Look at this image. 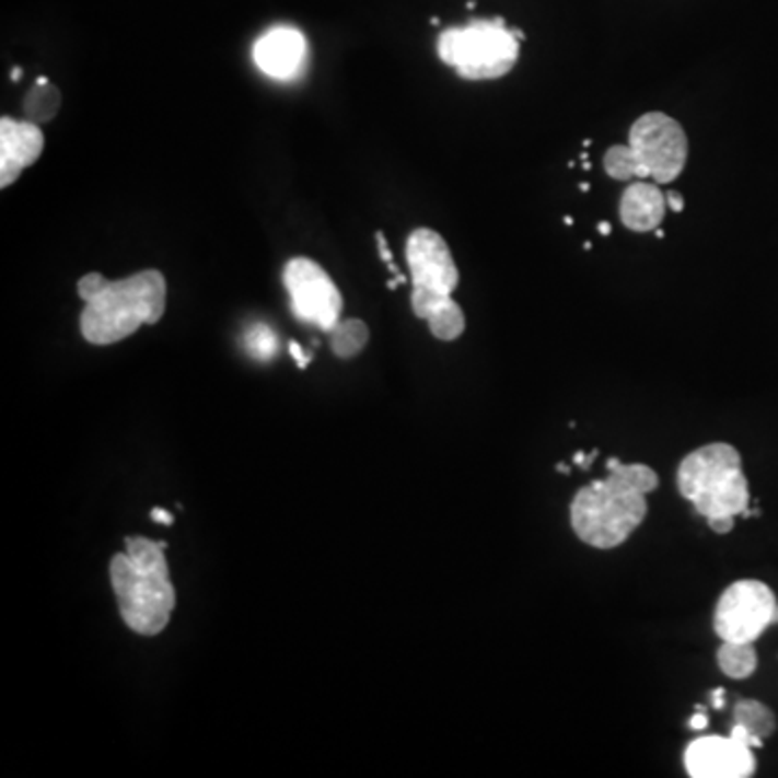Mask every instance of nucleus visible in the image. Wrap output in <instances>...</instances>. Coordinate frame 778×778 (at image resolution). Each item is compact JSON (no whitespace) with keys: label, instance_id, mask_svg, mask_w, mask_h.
<instances>
[{"label":"nucleus","instance_id":"f257e3e1","mask_svg":"<svg viewBox=\"0 0 778 778\" xmlns=\"http://www.w3.org/2000/svg\"><path fill=\"white\" fill-rule=\"evenodd\" d=\"M660 485L655 469L642 463L607 461V476L578 491L571 502L576 536L597 549L623 545L647 518V496Z\"/></svg>","mask_w":778,"mask_h":778},{"label":"nucleus","instance_id":"f03ea898","mask_svg":"<svg viewBox=\"0 0 778 778\" xmlns=\"http://www.w3.org/2000/svg\"><path fill=\"white\" fill-rule=\"evenodd\" d=\"M167 543L146 536H128L126 551L111 560V587L124 623L141 634H161L175 607L170 567L165 560Z\"/></svg>","mask_w":778,"mask_h":778},{"label":"nucleus","instance_id":"7ed1b4c3","mask_svg":"<svg viewBox=\"0 0 778 778\" xmlns=\"http://www.w3.org/2000/svg\"><path fill=\"white\" fill-rule=\"evenodd\" d=\"M167 307V281L161 270H141L106 286L86 301L81 332L86 342L115 345L141 325H156Z\"/></svg>","mask_w":778,"mask_h":778},{"label":"nucleus","instance_id":"20e7f679","mask_svg":"<svg viewBox=\"0 0 778 778\" xmlns=\"http://www.w3.org/2000/svg\"><path fill=\"white\" fill-rule=\"evenodd\" d=\"M680 493L700 518H742L751 504L748 480L738 448L724 441L690 452L677 469Z\"/></svg>","mask_w":778,"mask_h":778},{"label":"nucleus","instance_id":"39448f33","mask_svg":"<svg viewBox=\"0 0 778 778\" xmlns=\"http://www.w3.org/2000/svg\"><path fill=\"white\" fill-rule=\"evenodd\" d=\"M439 59L456 68L465 81H493L518 63L519 39L498 20H474L463 28H448L437 42Z\"/></svg>","mask_w":778,"mask_h":778},{"label":"nucleus","instance_id":"423d86ee","mask_svg":"<svg viewBox=\"0 0 778 778\" xmlns=\"http://www.w3.org/2000/svg\"><path fill=\"white\" fill-rule=\"evenodd\" d=\"M778 623L773 589L759 580H738L718 600L713 629L722 642H753Z\"/></svg>","mask_w":778,"mask_h":778},{"label":"nucleus","instance_id":"0eeeda50","mask_svg":"<svg viewBox=\"0 0 778 778\" xmlns=\"http://www.w3.org/2000/svg\"><path fill=\"white\" fill-rule=\"evenodd\" d=\"M629 146L647 175L660 184L680 177L688 161V137L666 113L642 115L629 130Z\"/></svg>","mask_w":778,"mask_h":778},{"label":"nucleus","instance_id":"6e6552de","mask_svg":"<svg viewBox=\"0 0 778 778\" xmlns=\"http://www.w3.org/2000/svg\"><path fill=\"white\" fill-rule=\"evenodd\" d=\"M283 286L292 312L301 323L334 332L342 316V294L327 270L310 258L290 259L283 268Z\"/></svg>","mask_w":778,"mask_h":778},{"label":"nucleus","instance_id":"1a4fd4ad","mask_svg":"<svg viewBox=\"0 0 778 778\" xmlns=\"http://www.w3.org/2000/svg\"><path fill=\"white\" fill-rule=\"evenodd\" d=\"M692 778H746L755 775L757 762L751 746L731 735H702L684 755Z\"/></svg>","mask_w":778,"mask_h":778},{"label":"nucleus","instance_id":"9d476101","mask_svg":"<svg viewBox=\"0 0 778 778\" xmlns=\"http://www.w3.org/2000/svg\"><path fill=\"white\" fill-rule=\"evenodd\" d=\"M407 262L414 288L452 294L458 286V268L448 243L429 228H418L407 239Z\"/></svg>","mask_w":778,"mask_h":778},{"label":"nucleus","instance_id":"9b49d317","mask_svg":"<svg viewBox=\"0 0 778 778\" xmlns=\"http://www.w3.org/2000/svg\"><path fill=\"white\" fill-rule=\"evenodd\" d=\"M44 152V132L35 121L0 119V186H11Z\"/></svg>","mask_w":778,"mask_h":778},{"label":"nucleus","instance_id":"f8f14e48","mask_svg":"<svg viewBox=\"0 0 778 778\" xmlns=\"http://www.w3.org/2000/svg\"><path fill=\"white\" fill-rule=\"evenodd\" d=\"M305 53V37L297 28L277 26L259 37L254 48V59L264 74L286 81L301 72Z\"/></svg>","mask_w":778,"mask_h":778},{"label":"nucleus","instance_id":"ddd939ff","mask_svg":"<svg viewBox=\"0 0 778 778\" xmlns=\"http://www.w3.org/2000/svg\"><path fill=\"white\" fill-rule=\"evenodd\" d=\"M666 214V195L647 182L631 184L620 199V221L631 232H655Z\"/></svg>","mask_w":778,"mask_h":778},{"label":"nucleus","instance_id":"4468645a","mask_svg":"<svg viewBox=\"0 0 778 778\" xmlns=\"http://www.w3.org/2000/svg\"><path fill=\"white\" fill-rule=\"evenodd\" d=\"M757 651L753 642H722L718 666L729 680H748L757 671Z\"/></svg>","mask_w":778,"mask_h":778},{"label":"nucleus","instance_id":"2eb2a0df","mask_svg":"<svg viewBox=\"0 0 778 778\" xmlns=\"http://www.w3.org/2000/svg\"><path fill=\"white\" fill-rule=\"evenodd\" d=\"M735 724H742L744 729H748L753 735L766 740L777 731V716L773 713L770 707H766L759 700L753 698H744L735 705L733 711Z\"/></svg>","mask_w":778,"mask_h":778},{"label":"nucleus","instance_id":"dca6fc26","mask_svg":"<svg viewBox=\"0 0 778 778\" xmlns=\"http://www.w3.org/2000/svg\"><path fill=\"white\" fill-rule=\"evenodd\" d=\"M427 323H429L432 336L443 342H452V340L461 338L465 332V314L452 297H448L441 305H437L432 310Z\"/></svg>","mask_w":778,"mask_h":778},{"label":"nucleus","instance_id":"f3484780","mask_svg":"<svg viewBox=\"0 0 778 778\" xmlns=\"http://www.w3.org/2000/svg\"><path fill=\"white\" fill-rule=\"evenodd\" d=\"M368 338H370V332L363 321H359V318L340 321L338 327L332 332V348L338 357L350 359L365 348Z\"/></svg>","mask_w":778,"mask_h":778},{"label":"nucleus","instance_id":"a211bd4d","mask_svg":"<svg viewBox=\"0 0 778 778\" xmlns=\"http://www.w3.org/2000/svg\"><path fill=\"white\" fill-rule=\"evenodd\" d=\"M59 106H61V93L57 86H53L50 83L31 89L28 95L24 97V113H26L28 121H35V124L50 121L57 115Z\"/></svg>","mask_w":778,"mask_h":778},{"label":"nucleus","instance_id":"6ab92c4d","mask_svg":"<svg viewBox=\"0 0 778 778\" xmlns=\"http://www.w3.org/2000/svg\"><path fill=\"white\" fill-rule=\"evenodd\" d=\"M605 173L614 179H631V177H649L642 163L638 161L631 146H614L605 152Z\"/></svg>","mask_w":778,"mask_h":778},{"label":"nucleus","instance_id":"aec40b11","mask_svg":"<svg viewBox=\"0 0 778 778\" xmlns=\"http://www.w3.org/2000/svg\"><path fill=\"white\" fill-rule=\"evenodd\" d=\"M245 342H247L249 355H252L254 359H259V361L272 359L275 352H277V346H279L275 332H272L268 325H264V323L254 325V327L247 332Z\"/></svg>","mask_w":778,"mask_h":778},{"label":"nucleus","instance_id":"412c9836","mask_svg":"<svg viewBox=\"0 0 778 778\" xmlns=\"http://www.w3.org/2000/svg\"><path fill=\"white\" fill-rule=\"evenodd\" d=\"M106 277L104 275H100V272H89V275H85L79 283H77V290H79V297L83 299V301H91L104 286H106Z\"/></svg>","mask_w":778,"mask_h":778},{"label":"nucleus","instance_id":"4be33fe9","mask_svg":"<svg viewBox=\"0 0 778 778\" xmlns=\"http://www.w3.org/2000/svg\"><path fill=\"white\" fill-rule=\"evenodd\" d=\"M707 525L716 532V534H729L735 525V518L731 515H720V518H709L707 519Z\"/></svg>","mask_w":778,"mask_h":778},{"label":"nucleus","instance_id":"5701e85b","mask_svg":"<svg viewBox=\"0 0 778 778\" xmlns=\"http://www.w3.org/2000/svg\"><path fill=\"white\" fill-rule=\"evenodd\" d=\"M374 239H376L379 254H381V259L385 262V266H387V264H392V262H394V256H392V252H390V245H387V241H385V234H383V232H376V234H374Z\"/></svg>","mask_w":778,"mask_h":778},{"label":"nucleus","instance_id":"b1692460","mask_svg":"<svg viewBox=\"0 0 778 778\" xmlns=\"http://www.w3.org/2000/svg\"><path fill=\"white\" fill-rule=\"evenodd\" d=\"M288 348H290V355H292V357L297 359L299 368H301V370H303V368H307V363H310L312 355H305V352H303V348L297 345V342H290V345H288Z\"/></svg>","mask_w":778,"mask_h":778},{"label":"nucleus","instance_id":"393cba45","mask_svg":"<svg viewBox=\"0 0 778 778\" xmlns=\"http://www.w3.org/2000/svg\"><path fill=\"white\" fill-rule=\"evenodd\" d=\"M707 724H709L707 711H696V713L692 716L690 722H688V729H690V731H702V729H707Z\"/></svg>","mask_w":778,"mask_h":778},{"label":"nucleus","instance_id":"a878e982","mask_svg":"<svg viewBox=\"0 0 778 778\" xmlns=\"http://www.w3.org/2000/svg\"><path fill=\"white\" fill-rule=\"evenodd\" d=\"M666 206H669L673 212H682V210L686 208V201H684V197H682L680 193L671 190V193L666 195Z\"/></svg>","mask_w":778,"mask_h":778},{"label":"nucleus","instance_id":"bb28decb","mask_svg":"<svg viewBox=\"0 0 778 778\" xmlns=\"http://www.w3.org/2000/svg\"><path fill=\"white\" fill-rule=\"evenodd\" d=\"M600 454V450H593L591 454H584V452H576V456H573V463L576 465H580V467H584V469H589L591 467V463H593V458Z\"/></svg>","mask_w":778,"mask_h":778},{"label":"nucleus","instance_id":"cd10ccee","mask_svg":"<svg viewBox=\"0 0 778 778\" xmlns=\"http://www.w3.org/2000/svg\"><path fill=\"white\" fill-rule=\"evenodd\" d=\"M150 518L154 519V521H159V523H165V525H172L173 523L172 513H167L165 509H152Z\"/></svg>","mask_w":778,"mask_h":778},{"label":"nucleus","instance_id":"c85d7f7f","mask_svg":"<svg viewBox=\"0 0 778 778\" xmlns=\"http://www.w3.org/2000/svg\"><path fill=\"white\" fill-rule=\"evenodd\" d=\"M724 688H718V690L711 692V707L713 709H722L724 707Z\"/></svg>","mask_w":778,"mask_h":778},{"label":"nucleus","instance_id":"c756f323","mask_svg":"<svg viewBox=\"0 0 778 778\" xmlns=\"http://www.w3.org/2000/svg\"><path fill=\"white\" fill-rule=\"evenodd\" d=\"M609 232H612V230H609V223H605L604 221V223L600 225V234H602V236H607Z\"/></svg>","mask_w":778,"mask_h":778},{"label":"nucleus","instance_id":"7c9ffc66","mask_svg":"<svg viewBox=\"0 0 778 778\" xmlns=\"http://www.w3.org/2000/svg\"><path fill=\"white\" fill-rule=\"evenodd\" d=\"M556 469H558V472H562V474H569V472H571V467H569V465H565V463H558V465H556Z\"/></svg>","mask_w":778,"mask_h":778},{"label":"nucleus","instance_id":"2f4dec72","mask_svg":"<svg viewBox=\"0 0 778 778\" xmlns=\"http://www.w3.org/2000/svg\"><path fill=\"white\" fill-rule=\"evenodd\" d=\"M20 77H22V70H20V68H15V70L11 72V81H20Z\"/></svg>","mask_w":778,"mask_h":778},{"label":"nucleus","instance_id":"473e14b6","mask_svg":"<svg viewBox=\"0 0 778 778\" xmlns=\"http://www.w3.org/2000/svg\"><path fill=\"white\" fill-rule=\"evenodd\" d=\"M48 83V79L46 77H42V79H37V85H46Z\"/></svg>","mask_w":778,"mask_h":778}]
</instances>
